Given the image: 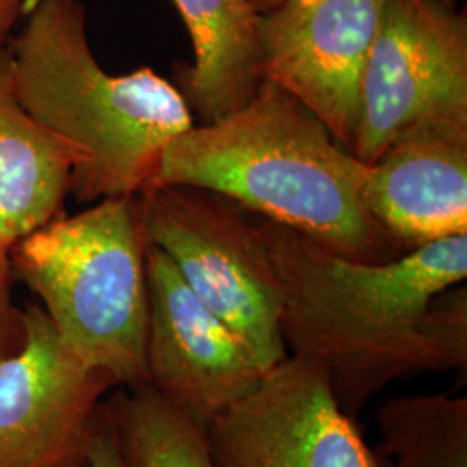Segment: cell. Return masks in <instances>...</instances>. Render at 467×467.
<instances>
[{"mask_svg": "<svg viewBox=\"0 0 467 467\" xmlns=\"http://www.w3.org/2000/svg\"><path fill=\"white\" fill-rule=\"evenodd\" d=\"M285 348L322 364L357 418L397 379L467 364V235L368 264L258 215Z\"/></svg>", "mask_w": 467, "mask_h": 467, "instance_id": "cell-1", "label": "cell"}, {"mask_svg": "<svg viewBox=\"0 0 467 467\" xmlns=\"http://www.w3.org/2000/svg\"><path fill=\"white\" fill-rule=\"evenodd\" d=\"M368 165L267 78L244 106L170 140L150 184L213 191L348 260L401 256L364 202Z\"/></svg>", "mask_w": 467, "mask_h": 467, "instance_id": "cell-2", "label": "cell"}, {"mask_svg": "<svg viewBox=\"0 0 467 467\" xmlns=\"http://www.w3.org/2000/svg\"><path fill=\"white\" fill-rule=\"evenodd\" d=\"M9 54L23 108L73 154L78 202L135 196L168 142L194 125L181 90L150 67L104 71L80 0H34Z\"/></svg>", "mask_w": 467, "mask_h": 467, "instance_id": "cell-3", "label": "cell"}, {"mask_svg": "<svg viewBox=\"0 0 467 467\" xmlns=\"http://www.w3.org/2000/svg\"><path fill=\"white\" fill-rule=\"evenodd\" d=\"M9 262L84 364L118 386L148 384L150 287L137 194L50 220L9 248Z\"/></svg>", "mask_w": 467, "mask_h": 467, "instance_id": "cell-4", "label": "cell"}, {"mask_svg": "<svg viewBox=\"0 0 467 467\" xmlns=\"http://www.w3.org/2000/svg\"><path fill=\"white\" fill-rule=\"evenodd\" d=\"M146 239L267 372L287 357L281 300L258 215L208 189L150 184L137 194Z\"/></svg>", "mask_w": 467, "mask_h": 467, "instance_id": "cell-5", "label": "cell"}, {"mask_svg": "<svg viewBox=\"0 0 467 467\" xmlns=\"http://www.w3.org/2000/svg\"><path fill=\"white\" fill-rule=\"evenodd\" d=\"M358 104L350 152L366 165L407 135L467 134L466 15L440 0H386Z\"/></svg>", "mask_w": 467, "mask_h": 467, "instance_id": "cell-6", "label": "cell"}, {"mask_svg": "<svg viewBox=\"0 0 467 467\" xmlns=\"http://www.w3.org/2000/svg\"><path fill=\"white\" fill-rule=\"evenodd\" d=\"M204 433L217 467H381L339 409L326 368L301 355L268 368Z\"/></svg>", "mask_w": 467, "mask_h": 467, "instance_id": "cell-7", "label": "cell"}, {"mask_svg": "<svg viewBox=\"0 0 467 467\" xmlns=\"http://www.w3.org/2000/svg\"><path fill=\"white\" fill-rule=\"evenodd\" d=\"M25 324L23 347L0 362V467H88L117 381L69 350L40 305Z\"/></svg>", "mask_w": 467, "mask_h": 467, "instance_id": "cell-8", "label": "cell"}, {"mask_svg": "<svg viewBox=\"0 0 467 467\" xmlns=\"http://www.w3.org/2000/svg\"><path fill=\"white\" fill-rule=\"evenodd\" d=\"M386 0H283L258 15L262 78L283 87L351 150L360 80Z\"/></svg>", "mask_w": 467, "mask_h": 467, "instance_id": "cell-9", "label": "cell"}, {"mask_svg": "<svg viewBox=\"0 0 467 467\" xmlns=\"http://www.w3.org/2000/svg\"><path fill=\"white\" fill-rule=\"evenodd\" d=\"M150 287L148 384L201 428L248 395L265 370L233 329L146 239Z\"/></svg>", "mask_w": 467, "mask_h": 467, "instance_id": "cell-10", "label": "cell"}, {"mask_svg": "<svg viewBox=\"0 0 467 467\" xmlns=\"http://www.w3.org/2000/svg\"><path fill=\"white\" fill-rule=\"evenodd\" d=\"M364 202L405 254L467 235V134L416 132L368 165Z\"/></svg>", "mask_w": 467, "mask_h": 467, "instance_id": "cell-11", "label": "cell"}, {"mask_svg": "<svg viewBox=\"0 0 467 467\" xmlns=\"http://www.w3.org/2000/svg\"><path fill=\"white\" fill-rule=\"evenodd\" d=\"M73 154L47 132L17 98L13 61L0 46V244L11 248L25 235L63 215Z\"/></svg>", "mask_w": 467, "mask_h": 467, "instance_id": "cell-12", "label": "cell"}, {"mask_svg": "<svg viewBox=\"0 0 467 467\" xmlns=\"http://www.w3.org/2000/svg\"><path fill=\"white\" fill-rule=\"evenodd\" d=\"M194 46V61L177 73L179 90L202 123L227 117L262 82L258 15L250 0H173Z\"/></svg>", "mask_w": 467, "mask_h": 467, "instance_id": "cell-13", "label": "cell"}, {"mask_svg": "<svg viewBox=\"0 0 467 467\" xmlns=\"http://www.w3.org/2000/svg\"><path fill=\"white\" fill-rule=\"evenodd\" d=\"M100 416L123 467H217L204 428L150 384L117 386Z\"/></svg>", "mask_w": 467, "mask_h": 467, "instance_id": "cell-14", "label": "cell"}, {"mask_svg": "<svg viewBox=\"0 0 467 467\" xmlns=\"http://www.w3.org/2000/svg\"><path fill=\"white\" fill-rule=\"evenodd\" d=\"M379 451L393 467H467V399L409 395L378 410Z\"/></svg>", "mask_w": 467, "mask_h": 467, "instance_id": "cell-15", "label": "cell"}, {"mask_svg": "<svg viewBox=\"0 0 467 467\" xmlns=\"http://www.w3.org/2000/svg\"><path fill=\"white\" fill-rule=\"evenodd\" d=\"M13 284L9 248L0 244V362L15 355L26 337L25 308L13 300Z\"/></svg>", "mask_w": 467, "mask_h": 467, "instance_id": "cell-16", "label": "cell"}, {"mask_svg": "<svg viewBox=\"0 0 467 467\" xmlns=\"http://www.w3.org/2000/svg\"><path fill=\"white\" fill-rule=\"evenodd\" d=\"M88 467H123L113 436L109 433L102 416H100L99 428L92 440V447L88 453Z\"/></svg>", "mask_w": 467, "mask_h": 467, "instance_id": "cell-17", "label": "cell"}, {"mask_svg": "<svg viewBox=\"0 0 467 467\" xmlns=\"http://www.w3.org/2000/svg\"><path fill=\"white\" fill-rule=\"evenodd\" d=\"M34 0H0V46H4L7 35L13 32L17 19L26 15Z\"/></svg>", "mask_w": 467, "mask_h": 467, "instance_id": "cell-18", "label": "cell"}, {"mask_svg": "<svg viewBox=\"0 0 467 467\" xmlns=\"http://www.w3.org/2000/svg\"><path fill=\"white\" fill-rule=\"evenodd\" d=\"M283 0H250L251 5L254 7L256 13H267L270 9H274L275 5H279Z\"/></svg>", "mask_w": 467, "mask_h": 467, "instance_id": "cell-19", "label": "cell"}, {"mask_svg": "<svg viewBox=\"0 0 467 467\" xmlns=\"http://www.w3.org/2000/svg\"><path fill=\"white\" fill-rule=\"evenodd\" d=\"M440 2H443L445 5H451V7H455V4H457L459 0H440Z\"/></svg>", "mask_w": 467, "mask_h": 467, "instance_id": "cell-20", "label": "cell"}]
</instances>
